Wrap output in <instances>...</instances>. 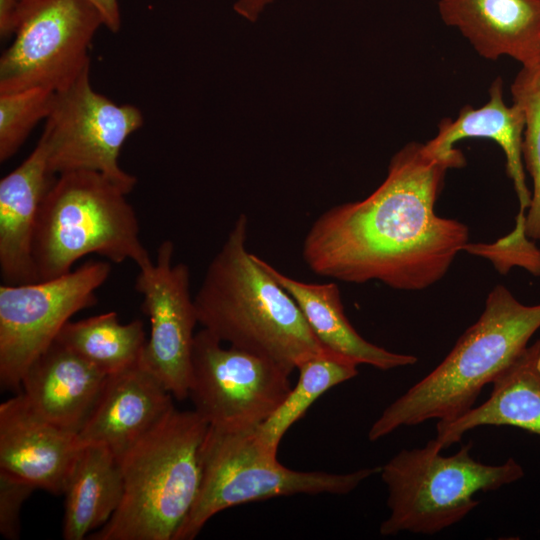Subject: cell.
I'll use <instances>...</instances> for the list:
<instances>
[{
    "mask_svg": "<svg viewBox=\"0 0 540 540\" xmlns=\"http://www.w3.org/2000/svg\"><path fill=\"white\" fill-rule=\"evenodd\" d=\"M290 374L265 356L223 346L202 328L194 338L188 397L211 427L253 429L284 400Z\"/></svg>",
    "mask_w": 540,
    "mask_h": 540,
    "instance_id": "cell-11",
    "label": "cell"
},
{
    "mask_svg": "<svg viewBox=\"0 0 540 540\" xmlns=\"http://www.w3.org/2000/svg\"><path fill=\"white\" fill-rule=\"evenodd\" d=\"M100 12L104 26L111 32H118L121 27V16L118 0H88Z\"/></svg>",
    "mask_w": 540,
    "mask_h": 540,
    "instance_id": "cell-29",
    "label": "cell"
},
{
    "mask_svg": "<svg viewBox=\"0 0 540 540\" xmlns=\"http://www.w3.org/2000/svg\"><path fill=\"white\" fill-rule=\"evenodd\" d=\"M22 0H0V35L8 38L15 33Z\"/></svg>",
    "mask_w": 540,
    "mask_h": 540,
    "instance_id": "cell-28",
    "label": "cell"
},
{
    "mask_svg": "<svg viewBox=\"0 0 540 540\" xmlns=\"http://www.w3.org/2000/svg\"><path fill=\"white\" fill-rule=\"evenodd\" d=\"M539 328L540 304L524 305L505 286H495L479 319L434 370L382 412L368 439L376 441L402 426L462 416Z\"/></svg>",
    "mask_w": 540,
    "mask_h": 540,
    "instance_id": "cell-3",
    "label": "cell"
},
{
    "mask_svg": "<svg viewBox=\"0 0 540 540\" xmlns=\"http://www.w3.org/2000/svg\"><path fill=\"white\" fill-rule=\"evenodd\" d=\"M511 92L525 115L522 158L533 183L525 231L528 238L540 241V64L522 67Z\"/></svg>",
    "mask_w": 540,
    "mask_h": 540,
    "instance_id": "cell-24",
    "label": "cell"
},
{
    "mask_svg": "<svg viewBox=\"0 0 540 540\" xmlns=\"http://www.w3.org/2000/svg\"><path fill=\"white\" fill-rule=\"evenodd\" d=\"M124 492L121 463L101 444H85L63 495L65 540H83L104 526L119 507Z\"/></svg>",
    "mask_w": 540,
    "mask_h": 540,
    "instance_id": "cell-21",
    "label": "cell"
},
{
    "mask_svg": "<svg viewBox=\"0 0 540 540\" xmlns=\"http://www.w3.org/2000/svg\"><path fill=\"white\" fill-rule=\"evenodd\" d=\"M525 115L513 102L508 106L503 98V81L495 79L489 89V100L480 108L463 107L455 120L443 119L436 136L423 144L432 158L452 163L455 168L465 163L463 154L454 144L466 138H489L497 142L506 156V171L512 180L519 204V212L528 209L532 193L527 187L522 158Z\"/></svg>",
    "mask_w": 540,
    "mask_h": 540,
    "instance_id": "cell-18",
    "label": "cell"
},
{
    "mask_svg": "<svg viewBox=\"0 0 540 540\" xmlns=\"http://www.w3.org/2000/svg\"><path fill=\"white\" fill-rule=\"evenodd\" d=\"M35 489L30 483L0 470V533L5 539L19 537L21 508Z\"/></svg>",
    "mask_w": 540,
    "mask_h": 540,
    "instance_id": "cell-27",
    "label": "cell"
},
{
    "mask_svg": "<svg viewBox=\"0 0 540 540\" xmlns=\"http://www.w3.org/2000/svg\"><path fill=\"white\" fill-rule=\"evenodd\" d=\"M472 447L469 441L444 456L433 439L421 448L402 449L381 466L390 514L381 523L380 534H436L478 506L476 493L497 490L524 476L514 458L499 465L485 464L472 457Z\"/></svg>",
    "mask_w": 540,
    "mask_h": 540,
    "instance_id": "cell-6",
    "label": "cell"
},
{
    "mask_svg": "<svg viewBox=\"0 0 540 540\" xmlns=\"http://www.w3.org/2000/svg\"><path fill=\"white\" fill-rule=\"evenodd\" d=\"M84 445L78 433L35 411L22 392L0 405V470L36 489L63 494Z\"/></svg>",
    "mask_w": 540,
    "mask_h": 540,
    "instance_id": "cell-13",
    "label": "cell"
},
{
    "mask_svg": "<svg viewBox=\"0 0 540 540\" xmlns=\"http://www.w3.org/2000/svg\"><path fill=\"white\" fill-rule=\"evenodd\" d=\"M256 428L209 426L201 448V484L175 540H192L217 513L241 504L297 494L345 495L380 468L349 473L299 471L282 465L258 439Z\"/></svg>",
    "mask_w": 540,
    "mask_h": 540,
    "instance_id": "cell-7",
    "label": "cell"
},
{
    "mask_svg": "<svg viewBox=\"0 0 540 540\" xmlns=\"http://www.w3.org/2000/svg\"><path fill=\"white\" fill-rule=\"evenodd\" d=\"M173 398L141 363L108 375L79 437L108 447L120 461L175 408Z\"/></svg>",
    "mask_w": 540,
    "mask_h": 540,
    "instance_id": "cell-14",
    "label": "cell"
},
{
    "mask_svg": "<svg viewBox=\"0 0 540 540\" xmlns=\"http://www.w3.org/2000/svg\"><path fill=\"white\" fill-rule=\"evenodd\" d=\"M89 73L90 68L56 92L40 137L48 170L53 176L98 172L130 193L137 179L121 168L119 154L126 139L143 125V114L134 105H118L96 92Z\"/></svg>",
    "mask_w": 540,
    "mask_h": 540,
    "instance_id": "cell-9",
    "label": "cell"
},
{
    "mask_svg": "<svg viewBox=\"0 0 540 540\" xmlns=\"http://www.w3.org/2000/svg\"><path fill=\"white\" fill-rule=\"evenodd\" d=\"M240 214L194 296L198 323L223 343L265 356L292 373L327 350L290 294L247 249Z\"/></svg>",
    "mask_w": 540,
    "mask_h": 540,
    "instance_id": "cell-2",
    "label": "cell"
},
{
    "mask_svg": "<svg viewBox=\"0 0 540 540\" xmlns=\"http://www.w3.org/2000/svg\"><path fill=\"white\" fill-rule=\"evenodd\" d=\"M56 91L34 87L0 93V161L16 154L33 128L52 111Z\"/></svg>",
    "mask_w": 540,
    "mask_h": 540,
    "instance_id": "cell-25",
    "label": "cell"
},
{
    "mask_svg": "<svg viewBox=\"0 0 540 540\" xmlns=\"http://www.w3.org/2000/svg\"><path fill=\"white\" fill-rule=\"evenodd\" d=\"M173 257V242L163 241L156 260L139 269L135 289L143 296L142 311L150 320L141 365L182 401L189 394L198 319L190 270L184 263L174 264Z\"/></svg>",
    "mask_w": 540,
    "mask_h": 540,
    "instance_id": "cell-12",
    "label": "cell"
},
{
    "mask_svg": "<svg viewBox=\"0 0 540 540\" xmlns=\"http://www.w3.org/2000/svg\"><path fill=\"white\" fill-rule=\"evenodd\" d=\"M455 166L411 142L363 200L336 205L309 228L302 258L315 274L347 283L379 281L404 291L438 282L468 243L465 224L435 213L446 171Z\"/></svg>",
    "mask_w": 540,
    "mask_h": 540,
    "instance_id": "cell-1",
    "label": "cell"
},
{
    "mask_svg": "<svg viewBox=\"0 0 540 540\" xmlns=\"http://www.w3.org/2000/svg\"><path fill=\"white\" fill-rule=\"evenodd\" d=\"M102 25L88 0H22L14 40L0 58V93L66 88L90 68L89 49Z\"/></svg>",
    "mask_w": 540,
    "mask_h": 540,
    "instance_id": "cell-8",
    "label": "cell"
},
{
    "mask_svg": "<svg viewBox=\"0 0 540 540\" xmlns=\"http://www.w3.org/2000/svg\"><path fill=\"white\" fill-rule=\"evenodd\" d=\"M208 422L174 408L120 459L124 492L91 540H175L201 484V448Z\"/></svg>",
    "mask_w": 540,
    "mask_h": 540,
    "instance_id": "cell-4",
    "label": "cell"
},
{
    "mask_svg": "<svg viewBox=\"0 0 540 540\" xmlns=\"http://www.w3.org/2000/svg\"><path fill=\"white\" fill-rule=\"evenodd\" d=\"M273 0H237L234 10L243 18L254 22L257 20L264 8Z\"/></svg>",
    "mask_w": 540,
    "mask_h": 540,
    "instance_id": "cell-30",
    "label": "cell"
},
{
    "mask_svg": "<svg viewBox=\"0 0 540 540\" xmlns=\"http://www.w3.org/2000/svg\"><path fill=\"white\" fill-rule=\"evenodd\" d=\"M489 398L452 421H438L442 449L479 426H513L540 436V339L528 345L491 382Z\"/></svg>",
    "mask_w": 540,
    "mask_h": 540,
    "instance_id": "cell-19",
    "label": "cell"
},
{
    "mask_svg": "<svg viewBox=\"0 0 540 540\" xmlns=\"http://www.w3.org/2000/svg\"><path fill=\"white\" fill-rule=\"evenodd\" d=\"M120 186L101 173L71 171L54 179L40 206L33 260L39 280L71 271L82 257L97 254L112 263L153 260L140 239L136 212Z\"/></svg>",
    "mask_w": 540,
    "mask_h": 540,
    "instance_id": "cell-5",
    "label": "cell"
},
{
    "mask_svg": "<svg viewBox=\"0 0 540 540\" xmlns=\"http://www.w3.org/2000/svg\"><path fill=\"white\" fill-rule=\"evenodd\" d=\"M55 341L104 374L112 375L141 363L147 339L141 320L122 324L117 312L110 311L69 320Z\"/></svg>",
    "mask_w": 540,
    "mask_h": 540,
    "instance_id": "cell-22",
    "label": "cell"
},
{
    "mask_svg": "<svg viewBox=\"0 0 540 540\" xmlns=\"http://www.w3.org/2000/svg\"><path fill=\"white\" fill-rule=\"evenodd\" d=\"M526 214L519 212L515 228L493 244H466L464 250L492 261L496 269L505 274L513 266H521L540 276V250L525 231Z\"/></svg>",
    "mask_w": 540,
    "mask_h": 540,
    "instance_id": "cell-26",
    "label": "cell"
},
{
    "mask_svg": "<svg viewBox=\"0 0 540 540\" xmlns=\"http://www.w3.org/2000/svg\"><path fill=\"white\" fill-rule=\"evenodd\" d=\"M438 11L482 57L540 64V0H439Z\"/></svg>",
    "mask_w": 540,
    "mask_h": 540,
    "instance_id": "cell-15",
    "label": "cell"
},
{
    "mask_svg": "<svg viewBox=\"0 0 540 540\" xmlns=\"http://www.w3.org/2000/svg\"><path fill=\"white\" fill-rule=\"evenodd\" d=\"M106 374L54 341L25 372L21 388L41 416L78 433L105 385Z\"/></svg>",
    "mask_w": 540,
    "mask_h": 540,
    "instance_id": "cell-17",
    "label": "cell"
},
{
    "mask_svg": "<svg viewBox=\"0 0 540 540\" xmlns=\"http://www.w3.org/2000/svg\"><path fill=\"white\" fill-rule=\"evenodd\" d=\"M55 177L39 139L29 156L0 181V272L4 284L39 281L33 240L41 203Z\"/></svg>",
    "mask_w": 540,
    "mask_h": 540,
    "instance_id": "cell-16",
    "label": "cell"
},
{
    "mask_svg": "<svg viewBox=\"0 0 540 540\" xmlns=\"http://www.w3.org/2000/svg\"><path fill=\"white\" fill-rule=\"evenodd\" d=\"M359 364L325 351L297 366L298 379L278 406L259 426L256 435L270 451L278 453L279 444L287 431L301 419L324 393L358 374Z\"/></svg>",
    "mask_w": 540,
    "mask_h": 540,
    "instance_id": "cell-23",
    "label": "cell"
},
{
    "mask_svg": "<svg viewBox=\"0 0 540 540\" xmlns=\"http://www.w3.org/2000/svg\"><path fill=\"white\" fill-rule=\"evenodd\" d=\"M110 262L88 261L52 279L0 286V383L19 390L22 378L77 312L97 303Z\"/></svg>",
    "mask_w": 540,
    "mask_h": 540,
    "instance_id": "cell-10",
    "label": "cell"
},
{
    "mask_svg": "<svg viewBox=\"0 0 540 540\" xmlns=\"http://www.w3.org/2000/svg\"><path fill=\"white\" fill-rule=\"evenodd\" d=\"M258 260L295 300L312 332L327 350L381 370L417 362L413 355L395 353L365 340L346 317L337 284L300 281L280 272L261 257Z\"/></svg>",
    "mask_w": 540,
    "mask_h": 540,
    "instance_id": "cell-20",
    "label": "cell"
}]
</instances>
